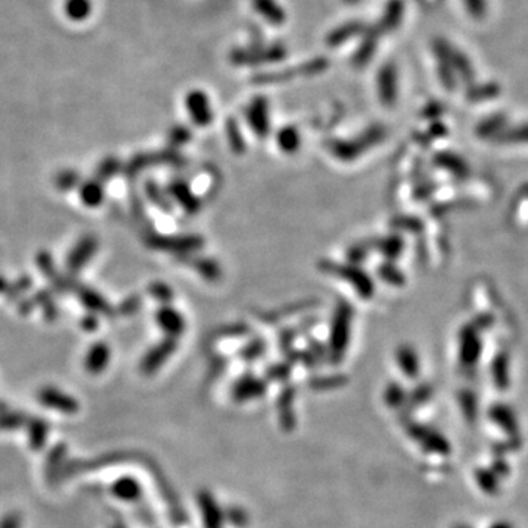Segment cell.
<instances>
[{"instance_id": "19", "label": "cell", "mask_w": 528, "mask_h": 528, "mask_svg": "<svg viewBox=\"0 0 528 528\" xmlns=\"http://www.w3.org/2000/svg\"><path fill=\"white\" fill-rule=\"evenodd\" d=\"M276 143H278V147L285 155H294L298 152L301 145L299 131L292 127V125H288V127L281 128L278 134H276Z\"/></svg>"}, {"instance_id": "36", "label": "cell", "mask_w": 528, "mask_h": 528, "mask_svg": "<svg viewBox=\"0 0 528 528\" xmlns=\"http://www.w3.org/2000/svg\"><path fill=\"white\" fill-rule=\"evenodd\" d=\"M22 421H24V418L19 414H15V413L2 414V415H0V429H4V430L18 429L19 425H22Z\"/></svg>"}, {"instance_id": "23", "label": "cell", "mask_w": 528, "mask_h": 528, "mask_svg": "<svg viewBox=\"0 0 528 528\" xmlns=\"http://www.w3.org/2000/svg\"><path fill=\"white\" fill-rule=\"evenodd\" d=\"M379 97L382 103L388 108L395 103L396 90H395V80L390 69H383L379 77Z\"/></svg>"}, {"instance_id": "17", "label": "cell", "mask_w": 528, "mask_h": 528, "mask_svg": "<svg viewBox=\"0 0 528 528\" xmlns=\"http://www.w3.org/2000/svg\"><path fill=\"white\" fill-rule=\"evenodd\" d=\"M371 248L377 249L379 253L386 257L388 260H395L400 256L402 249H404V241L399 235H389L385 238H377L370 241Z\"/></svg>"}, {"instance_id": "6", "label": "cell", "mask_w": 528, "mask_h": 528, "mask_svg": "<svg viewBox=\"0 0 528 528\" xmlns=\"http://www.w3.org/2000/svg\"><path fill=\"white\" fill-rule=\"evenodd\" d=\"M267 390V383L264 379L253 374H245L237 381L231 389V396L235 402H248L262 398Z\"/></svg>"}, {"instance_id": "8", "label": "cell", "mask_w": 528, "mask_h": 528, "mask_svg": "<svg viewBox=\"0 0 528 528\" xmlns=\"http://www.w3.org/2000/svg\"><path fill=\"white\" fill-rule=\"evenodd\" d=\"M295 398L296 389L295 386L286 385L276 400V410H278V418L282 430L292 432L296 425V414H295Z\"/></svg>"}, {"instance_id": "5", "label": "cell", "mask_w": 528, "mask_h": 528, "mask_svg": "<svg viewBox=\"0 0 528 528\" xmlns=\"http://www.w3.org/2000/svg\"><path fill=\"white\" fill-rule=\"evenodd\" d=\"M185 108L198 127H207L213 122V109L205 91L192 90L185 97Z\"/></svg>"}, {"instance_id": "20", "label": "cell", "mask_w": 528, "mask_h": 528, "mask_svg": "<svg viewBox=\"0 0 528 528\" xmlns=\"http://www.w3.org/2000/svg\"><path fill=\"white\" fill-rule=\"evenodd\" d=\"M316 323H317V320L313 319V317H310V319H307V320H304V321L298 323L296 326H294V328H288L286 331L281 332V333H279V348H281L284 352H286L288 349H291L294 341H295L298 336L304 335V333H306L307 331H310L311 328H314Z\"/></svg>"}, {"instance_id": "24", "label": "cell", "mask_w": 528, "mask_h": 528, "mask_svg": "<svg viewBox=\"0 0 528 528\" xmlns=\"http://www.w3.org/2000/svg\"><path fill=\"white\" fill-rule=\"evenodd\" d=\"M377 274H379V278L383 282L393 285V286H402L405 284L404 273H402L395 264L389 262L382 263L379 267H377Z\"/></svg>"}, {"instance_id": "1", "label": "cell", "mask_w": 528, "mask_h": 528, "mask_svg": "<svg viewBox=\"0 0 528 528\" xmlns=\"http://www.w3.org/2000/svg\"><path fill=\"white\" fill-rule=\"evenodd\" d=\"M352 321H354V309L345 299L338 301L331 321L328 342V361L332 366L341 364L345 358L351 339Z\"/></svg>"}, {"instance_id": "30", "label": "cell", "mask_w": 528, "mask_h": 528, "mask_svg": "<svg viewBox=\"0 0 528 528\" xmlns=\"http://www.w3.org/2000/svg\"><path fill=\"white\" fill-rule=\"evenodd\" d=\"M249 333V326L245 323H231L219 328L214 332L216 338H241Z\"/></svg>"}, {"instance_id": "13", "label": "cell", "mask_w": 528, "mask_h": 528, "mask_svg": "<svg viewBox=\"0 0 528 528\" xmlns=\"http://www.w3.org/2000/svg\"><path fill=\"white\" fill-rule=\"evenodd\" d=\"M157 323L169 338L176 339L185 332V320L182 314L172 307H162L157 311Z\"/></svg>"}, {"instance_id": "26", "label": "cell", "mask_w": 528, "mask_h": 528, "mask_svg": "<svg viewBox=\"0 0 528 528\" xmlns=\"http://www.w3.org/2000/svg\"><path fill=\"white\" fill-rule=\"evenodd\" d=\"M29 433H30V445H31V447L36 449V450H38L46 443L47 433H48V427H47V424L43 420H34L30 424Z\"/></svg>"}, {"instance_id": "25", "label": "cell", "mask_w": 528, "mask_h": 528, "mask_svg": "<svg viewBox=\"0 0 528 528\" xmlns=\"http://www.w3.org/2000/svg\"><path fill=\"white\" fill-rule=\"evenodd\" d=\"M266 342L262 338H256L239 349V357L248 363L256 361L266 354Z\"/></svg>"}, {"instance_id": "11", "label": "cell", "mask_w": 528, "mask_h": 528, "mask_svg": "<svg viewBox=\"0 0 528 528\" xmlns=\"http://www.w3.org/2000/svg\"><path fill=\"white\" fill-rule=\"evenodd\" d=\"M197 499L201 515H203L205 528H223L224 517L213 495L209 493L207 490H203L198 493Z\"/></svg>"}, {"instance_id": "14", "label": "cell", "mask_w": 528, "mask_h": 528, "mask_svg": "<svg viewBox=\"0 0 528 528\" xmlns=\"http://www.w3.org/2000/svg\"><path fill=\"white\" fill-rule=\"evenodd\" d=\"M40 398H41V402L44 405H47L50 408L59 410V411L66 413V414H73V413H77V410H78L77 402H75L72 398H69L68 395H65L62 392H58L55 389H44L41 392Z\"/></svg>"}, {"instance_id": "15", "label": "cell", "mask_w": 528, "mask_h": 528, "mask_svg": "<svg viewBox=\"0 0 528 528\" xmlns=\"http://www.w3.org/2000/svg\"><path fill=\"white\" fill-rule=\"evenodd\" d=\"M187 263L207 282H217L222 279V267L220 264L212 257H191Z\"/></svg>"}, {"instance_id": "7", "label": "cell", "mask_w": 528, "mask_h": 528, "mask_svg": "<svg viewBox=\"0 0 528 528\" xmlns=\"http://www.w3.org/2000/svg\"><path fill=\"white\" fill-rule=\"evenodd\" d=\"M247 120L249 123V128L253 133L264 138L270 133V119H269V103L264 97H257L249 103L245 112Z\"/></svg>"}, {"instance_id": "33", "label": "cell", "mask_w": 528, "mask_h": 528, "mask_svg": "<svg viewBox=\"0 0 528 528\" xmlns=\"http://www.w3.org/2000/svg\"><path fill=\"white\" fill-rule=\"evenodd\" d=\"M150 294H152L157 301H160V303L163 304H167L173 299V291L170 289L169 285L162 284V282H156L150 286Z\"/></svg>"}, {"instance_id": "18", "label": "cell", "mask_w": 528, "mask_h": 528, "mask_svg": "<svg viewBox=\"0 0 528 528\" xmlns=\"http://www.w3.org/2000/svg\"><path fill=\"white\" fill-rule=\"evenodd\" d=\"M396 363L399 368L402 370L407 377L410 379H414V377L418 374V357L415 354V351L408 346V345H400L396 349Z\"/></svg>"}, {"instance_id": "21", "label": "cell", "mask_w": 528, "mask_h": 528, "mask_svg": "<svg viewBox=\"0 0 528 528\" xmlns=\"http://www.w3.org/2000/svg\"><path fill=\"white\" fill-rule=\"evenodd\" d=\"M348 383V377L345 374H329V376H316L309 381V386L311 390L326 392L335 390Z\"/></svg>"}, {"instance_id": "9", "label": "cell", "mask_w": 528, "mask_h": 528, "mask_svg": "<svg viewBox=\"0 0 528 528\" xmlns=\"http://www.w3.org/2000/svg\"><path fill=\"white\" fill-rule=\"evenodd\" d=\"M178 348V342L173 338H166L160 343H157L155 348L150 349L145 357L141 361V370L145 374H153L156 373L170 357L173 352Z\"/></svg>"}, {"instance_id": "28", "label": "cell", "mask_w": 528, "mask_h": 528, "mask_svg": "<svg viewBox=\"0 0 528 528\" xmlns=\"http://www.w3.org/2000/svg\"><path fill=\"white\" fill-rule=\"evenodd\" d=\"M370 249H373L370 241H366V242L363 241V242L354 244V245H351L348 248V251H346V259L349 260V263L358 266L360 263H363V262L367 260Z\"/></svg>"}, {"instance_id": "37", "label": "cell", "mask_w": 528, "mask_h": 528, "mask_svg": "<svg viewBox=\"0 0 528 528\" xmlns=\"http://www.w3.org/2000/svg\"><path fill=\"white\" fill-rule=\"evenodd\" d=\"M224 519H228L231 524H234L237 527H245L247 522H248V517H247L245 511L241 509V508H229L228 511H226Z\"/></svg>"}, {"instance_id": "34", "label": "cell", "mask_w": 528, "mask_h": 528, "mask_svg": "<svg viewBox=\"0 0 528 528\" xmlns=\"http://www.w3.org/2000/svg\"><path fill=\"white\" fill-rule=\"evenodd\" d=\"M319 364L328 361V346H324L319 339H310L307 348Z\"/></svg>"}, {"instance_id": "10", "label": "cell", "mask_w": 528, "mask_h": 528, "mask_svg": "<svg viewBox=\"0 0 528 528\" xmlns=\"http://www.w3.org/2000/svg\"><path fill=\"white\" fill-rule=\"evenodd\" d=\"M169 195L178 203L187 214H197L201 210V200L194 194L190 184L184 180H175L167 187Z\"/></svg>"}, {"instance_id": "22", "label": "cell", "mask_w": 528, "mask_h": 528, "mask_svg": "<svg viewBox=\"0 0 528 528\" xmlns=\"http://www.w3.org/2000/svg\"><path fill=\"white\" fill-rule=\"evenodd\" d=\"M226 138H228L229 147L234 152V155L241 156V155L245 153L247 144H245L244 135L241 133L239 125L235 119H228V122H226Z\"/></svg>"}, {"instance_id": "39", "label": "cell", "mask_w": 528, "mask_h": 528, "mask_svg": "<svg viewBox=\"0 0 528 528\" xmlns=\"http://www.w3.org/2000/svg\"><path fill=\"white\" fill-rule=\"evenodd\" d=\"M21 515L18 512L6 514L0 521V528H21Z\"/></svg>"}, {"instance_id": "4", "label": "cell", "mask_w": 528, "mask_h": 528, "mask_svg": "<svg viewBox=\"0 0 528 528\" xmlns=\"http://www.w3.org/2000/svg\"><path fill=\"white\" fill-rule=\"evenodd\" d=\"M148 244L166 251V253H172L176 256H192L197 251L205 247V238L197 234H184V235H152L150 237Z\"/></svg>"}, {"instance_id": "27", "label": "cell", "mask_w": 528, "mask_h": 528, "mask_svg": "<svg viewBox=\"0 0 528 528\" xmlns=\"http://www.w3.org/2000/svg\"><path fill=\"white\" fill-rule=\"evenodd\" d=\"M291 371H292V366L285 360L282 363H274L269 366L264 371V376L267 381H271V382H286L289 379Z\"/></svg>"}, {"instance_id": "3", "label": "cell", "mask_w": 528, "mask_h": 528, "mask_svg": "<svg viewBox=\"0 0 528 528\" xmlns=\"http://www.w3.org/2000/svg\"><path fill=\"white\" fill-rule=\"evenodd\" d=\"M319 269L326 274H331L335 276V278L345 281L348 285L356 289L358 296L363 299H370L374 295L376 286L373 279L357 264L321 260L319 263Z\"/></svg>"}, {"instance_id": "38", "label": "cell", "mask_w": 528, "mask_h": 528, "mask_svg": "<svg viewBox=\"0 0 528 528\" xmlns=\"http://www.w3.org/2000/svg\"><path fill=\"white\" fill-rule=\"evenodd\" d=\"M390 224L393 226V228L396 229H407V231H415L418 226H420V222L413 219V217H404V216H398L395 217Z\"/></svg>"}, {"instance_id": "16", "label": "cell", "mask_w": 528, "mask_h": 528, "mask_svg": "<svg viewBox=\"0 0 528 528\" xmlns=\"http://www.w3.org/2000/svg\"><path fill=\"white\" fill-rule=\"evenodd\" d=\"M112 493L120 500L134 502L141 496V485L137 482V479H134V477L125 475L113 483Z\"/></svg>"}, {"instance_id": "29", "label": "cell", "mask_w": 528, "mask_h": 528, "mask_svg": "<svg viewBox=\"0 0 528 528\" xmlns=\"http://www.w3.org/2000/svg\"><path fill=\"white\" fill-rule=\"evenodd\" d=\"M383 399H385V404L389 405L390 408H398L405 402V392L400 385L390 383L385 389Z\"/></svg>"}, {"instance_id": "35", "label": "cell", "mask_w": 528, "mask_h": 528, "mask_svg": "<svg viewBox=\"0 0 528 528\" xmlns=\"http://www.w3.org/2000/svg\"><path fill=\"white\" fill-rule=\"evenodd\" d=\"M191 131L185 127H175L172 131H170V143L176 147L180 145H184L187 143L191 141Z\"/></svg>"}, {"instance_id": "2", "label": "cell", "mask_w": 528, "mask_h": 528, "mask_svg": "<svg viewBox=\"0 0 528 528\" xmlns=\"http://www.w3.org/2000/svg\"><path fill=\"white\" fill-rule=\"evenodd\" d=\"M385 138L386 130L381 125H373V127L367 128L363 134L352 140H331L328 143V148L333 157L348 163L366 155L368 150L383 143Z\"/></svg>"}, {"instance_id": "12", "label": "cell", "mask_w": 528, "mask_h": 528, "mask_svg": "<svg viewBox=\"0 0 528 528\" xmlns=\"http://www.w3.org/2000/svg\"><path fill=\"white\" fill-rule=\"evenodd\" d=\"M316 304H319L317 299H303V301H298V303H292V304H288V306H284V307H279V309L260 313L259 317H260L262 321H264L267 324H274V323H279L284 319H288L294 314H299V313H303L306 310H310L311 307H316Z\"/></svg>"}, {"instance_id": "32", "label": "cell", "mask_w": 528, "mask_h": 528, "mask_svg": "<svg viewBox=\"0 0 528 528\" xmlns=\"http://www.w3.org/2000/svg\"><path fill=\"white\" fill-rule=\"evenodd\" d=\"M109 352L105 346H97L88 358V368L91 371H100L108 363Z\"/></svg>"}, {"instance_id": "31", "label": "cell", "mask_w": 528, "mask_h": 528, "mask_svg": "<svg viewBox=\"0 0 528 528\" xmlns=\"http://www.w3.org/2000/svg\"><path fill=\"white\" fill-rule=\"evenodd\" d=\"M147 194H148V198L153 201V203L162 209L163 212L166 213H170L172 210V205L170 201L167 200V197L163 194V191L155 184V182H148L147 184Z\"/></svg>"}]
</instances>
